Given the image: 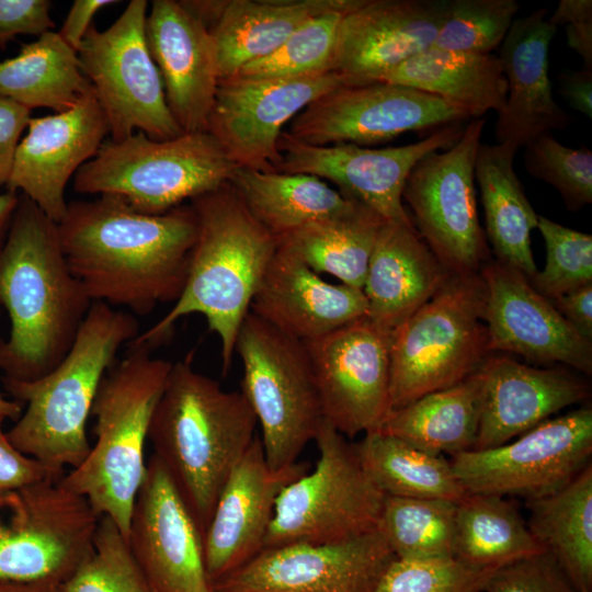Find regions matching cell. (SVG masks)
Returning a JSON list of instances; mask_svg holds the SVG:
<instances>
[{"label":"cell","mask_w":592,"mask_h":592,"mask_svg":"<svg viewBox=\"0 0 592 592\" xmlns=\"http://www.w3.org/2000/svg\"><path fill=\"white\" fill-rule=\"evenodd\" d=\"M57 229L67 264L92 303L145 316L180 297L197 219L191 205L146 215L99 195L68 203Z\"/></svg>","instance_id":"6da1fadb"},{"label":"cell","mask_w":592,"mask_h":592,"mask_svg":"<svg viewBox=\"0 0 592 592\" xmlns=\"http://www.w3.org/2000/svg\"><path fill=\"white\" fill-rule=\"evenodd\" d=\"M92 305L71 273L57 223L20 194L0 249V306L10 319L0 339L3 377L32 382L66 356Z\"/></svg>","instance_id":"7a4b0ae2"},{"label":"cell","mask_w":592,"mask_h":592,"mask_svg":"<svg viewBox=\"0 0 592 592\" xmlns=\"http://www.w3.org/2000/svg\"><path fill=\"white\" fill-rule=\"evenodd\" d=\"M241 391H227L196 371L192 353L172 363L148 433L202 537L230 473L257 433Z\"/></svg>","instance_id":"3957f363"},{"label":"cell","mask_w":592,"mask_h":592,"mask_svg":"<svg viewBox=\"0 0 592 592\" xmlns=\"http://www.w3.org/2000/svg\"><path fill=\"white\" fill-rule=\"evenodd\" d=\"M197 234L185 285L172 308L133 341L151 348L171 335L182 317L200 314L221 345L227 374L239 329L278 241L248 210L229 183L191 201Z\"/></svg>","instance_id":"277c9868"},{"label":"cell","mask_w":592,"mask_h":592,"mask_svg":"<svg viewBox=\"0 0 592 592\" xmlns=\"http://www.w3.org/2000/svg\"><path fill=\"white\" fill-rule=\"evenodd\" d=\"M138 334L135 315L92 303L70 350L53 371L32 382L2 377L4 390L25 406L7 432L13 446L56 470L79 466L91 449L87 422L100 384L119 349Z\"/></svg>","instance_id":"5b68a950"},{"label":"cell","mask_w":592,"mask_h":592,"mask_svg":"<svg viewBox=\"0 0 592 592\" xmlns=\"http://www.w3.org/2000/svg\"><path fill=\"white\" fill-rule=\"evenodd\" d=\"M104 375L92 405L95 443L86 459L60 479L95 514L110 517L127 538L133 506L146 474L145 444L172 363L153 357L147 343L130 341Z\"/></svg>","instance_id":"8992f818"},{"label":"cell","mask_w":592,"mask_h":592,"mask_svg":"<svg viewBox=\"0 0 592 592\" xmlns=\"http://www.w3.org/2000/svg\"><path fill=\"white\" fill-rule=\"evenodd\" d=\"M237 166L208 132L155 140L141 132L106 140L73 177L80 194L112 195L161 215L229 183Z\"/></svg>","instance_id":"52a82bcc"},{"label":"cell","mask_w":592,"mask_h":592,"mask_svg":"<svg viewBox=\"0 0 592 592\" xmlns=\"http://www.w3.org/2000/svg\"><path fill=\"white\" fill-rule=\"evenodd\" d=\"M480 272L449 275L391 335L389 412L451 387L491 355Z\"/></svg>","instance_id":"ba28073f"},{"label":"cell","mask_w":592,"mask_h":592,"mask_svg":"<svg viewBox=\"0 0 592 592\" xmlns=\"http://www.w3.org/2000/svg\"><path fill=\"white\" fill-rule=\"evenodd\" d=\"M235 353L243 369L240 391L260 424L267 465L280 470L295 464L323 420L305 342L249 311Z\"/></svg>","instance_id":"9c48e42d"},{"label":"cell","mask_w":592,"mask_h":592,"mask_svg":"<svg viewBox=\"0 0 592 592\" xmlns=\"http://www.w3.org/2000/svg\"><path fill=\"white\" fill-rule=\"evenodd\" d=\"M314 441L319 452L315 468L278 494L264 548L333 544L377 530L385 493L366 473L355 445L326 420Z\"/></svg>","instance_id":"30bf717a"},{"label":"cell","mask_w":592,"mask_h":592,"mask_svg":"<svg viewBox=\"0 0 592 592\" xmlns=\"http://www.w3.org/2000/svg\"><path fill=\"white\" fill-rule=\"evenodd\" d=\"M148 2L132 0L106 30L92 25L77 52L80 69L105 114L110 139L141 132L155 140L183 134L167 104L146 38Z\"/></svg>","instance_id":"8fae6325"},{"label":"cell","mask_w":592,"mask_h":592,"mask_svg":"<svg viewBox=\"0 0 592 592\" xmlns=\"http://www.w3.org/2000/svg\"><path fill=\"white\" fill-rule=\"evenodd\" d=\"M60 479L0 490V581L62 583L90 551L100 517Z\"/></svg>","instance_id":"7c38bea8"},{"label":"cell","mask_w":592,"mask_h":592,"mask_svg":"<svg viewBox=\"0 0 592 592\" xmlns=\"http://www.w3.org/2000/svg\"><path fill=\"white\" fill-rule=\"evenodd\" d=\"M485 125L483 117L473 118L452 146L423 157L402 191L417 231L451 275L478 273L489 261L475 186Z\"/></svg>","instance_id":"4fadbf2b"},{"label":"cell","mask_w":592,"mask_h":592,"mask_svg":"<svg viewBox=\"0 0 592 592\" xmlns=\"http://www.w3.org/2000/svg\"><path fill=\"white\" fill-rule=\"evenodd\" d=\"M592 455V409L548 419L513 442L452 456V468L467 493L549 496L572 481Z\"/></svg>","instance_id":"5bb4252c"},{"label":"cell","mask_w":592,"mask_h":592,"mask_svg":"<svg viewBox=\"0 0 592 592\" xmlns=\"http://www.w3.org/2000/svg\"><path fill=\"white\" fill-rule=\"evenodd\" d=\"M470 118L462 109L423 91L371 81L343 84L306 106L291 123L295 139L314 146L368 147L407 132L441 128Z\"/></svg>","instance_id":"9a60e30c"},{"label":"cell","mask_w":592,"mask_h":592,"mask_svg":"<svg viewBox=\"0 0 592 592\" xmlns=\"http://www.w3.org/2000/svg\"><path fill=\"white\" fill-rule=\"evenodd\" d=\"M343 84L350 83L333 71L219 80L206 132L237 167L275 170L281 161L278 140L285 124L311 102Z\"/></svg>","instance_id":"2e32d148"},{"label":"cell","mask_w":592,"mask_h":592,"mask_svg":"<svg viewBox=\"0 0 592 592\" xmlns=\"http://www.w3.org/2000/svg\"><path fill=\"white\" fill-rule=\"evenodd\" d=\"M305 344L323 420L346 439L378 430L389 413L391 334L365 316Z\"/></svg>","instance_id":"e0dca14e"},{"label":"cell","mask_w":592,"mask_h":592,"mask_svg":"<svg viewBox=\"0 0 592 592\" xmlns=\"http://www.w3.org/2000/svg\"><path fill=\"white\" fill-rule=\"evenodd\" d=\"M462 132L459 124H452L417 143L386 148L348 143L314 146L283 132L278 140L281 161L275 171L331 181L341 194L367 206L385 220L410 223L402 201L408 175L423 157L452 146Z\"/></svg>","instance_id":"ac0fdd59"},{"label":"cell","mask_w":592,"mask_h":592,"mask_svg":"<svg viewBox=\"0 0 592 592\" xmlns=\"http://www.w3.org/2000/svg\"><path fill=\"white\" fill-rule=\"evenodd\" d=\"M395 555L378 530L333 544L264 548L214 592H373Z\"/></svg>","instance_id":"d6986e66"},{"label":"cell","mask_w":592,"mask_h":592,"mask_svg":"<svg viewBox=\"0 0 592 592\" xmlns=\"http://www.w3.org/2000/svg\"><path fill=\"white\" fill-rule=\"evenodd\" d=\"M127 540L153 592H214L200 530L153 454L133 506Z\"/></svg>","instance_id":"ffe728a7"},{"label":"cell","mask_w":592,"mask_h":592,"mask_svg":"<svg viewBox=\"0 0 592 592\" xmlns=\"http://www.w3.org/2000/svg\"><path fill=\"white\" fill-rule=\"evenodd\" d=\"M487 287L483 322L492 352L592 373V341L583 338L522 272L496 260L480 270Z\"/></svg>","instance_id":"44dd1931"},{"label":"cell","mask_w":592,"mask_h":592,"mask_svg":"<svg viewBox=\"0 0 592 592\" xmlns=\"http://www.w3.org/2000/svg\"><path fill=\"white\" fill-rule=\"evenodd\" d=\"M109 134L93 88L70 110L31 117L16 148L7 190L21 191L59 223L67 210L69 180L96 155Z\"/></svg>","instance_id":"7402d4cb"},{"label":"cell","mask_w":592,"mask_h":592,"mask_svg":"<svg viewBox=\"0 0 592 592\" xmlns=\"http://www.w3.org/2000/svg\"><path fill=\"white\" fill-rule=\"evenodd\" d=\"M307 470L308 465L298 462L272 469L260 435H255L226 480L203 536L204 563L212 585L263 550L278 494Z\"/></svg>","instance_id":"603a6c76"},{"label":"cell","mask_w":592,"mask_h":592,"mask_svg":"<svg viewBox=\"0 0 592 592\" xmlns=\"http://www.w3.org/2000/svg\"><path fill=\"white\" fill-rule=\"evenodd\" d=\"M449 0H363L340 23L332 71L350 84L377 81L430 48Z\"/></svg>","instance_id":"cb8c5ba5"},{"label":"cell","mask_w":592,"mask_h":592,"mask_svg":"<svg viewBox=\"0 0 592 592\" xmlns=\"http://www.w3.org/2000/svg\"><path fill=\"white\" fill-rule=\"evenodd\" d=\"M146 38L175 122L183 133L206 132L219 82L210 31L180 1L155 0Z\"/></svg>","instance_id":"d4e9b609"},{"label":"cell","mask_w":592,"mask_h":592,"mask_svg":"<svg viewBox=\"0 0 592 592\" xmlns=\"http://www.w3.org/2000/svg\"><path fill=\"white\" fill-rule=\"evenodd\" d=\"M557 27L547 9L514 19L498 58L506 81V100L496 123L497 144L515 150L554 129H563L569 115L553 96L548 52Z\"/></svg>","instance_id":"484cf974"},{"label":"cell","mask_w":592,"mask_h":592,"mask_svg":"<svg viewBox=\"0 0 592 592\" xmlns=\"http://www.w3.org/2000/svg\"><path fill=\"white\" fill-rule=\"evenodd\" d=\"M481 410L474 449L503 445L588 398L589 387L563 368H539L499 355L480 367Z\"/></svg>","instance_id":"4316f807"},{"label":"cell","mask_w":592,"mask_h":592,"mask_svg":"<svg viewBox=\"0 0 592 592\" xmlns=\"http://www.w3.org/2000/svg\"><path fill=\"white\" fill-rule=\"evenodd\" d=\"M250 311L307 342L365 317L367 303L362 289L322 280L278 243Z\"/></svg>","instance_id":"83f0119b"},{"label":"cell","mask_w":592,"mask_h":592,"mask_svg":"<svg viewBox=\"0 0 592 592\" xmlns=\"http://www.w3.org/2000/svg\"><path fill=\"white\" fill-rule=\"evenodd\" d=\"M449 275L412 221L385 220L362 289L367 303L366 317L392 335Z\"/></svg>","instance_id":"f1b7e54d"},{"label":"cell","mask_w":592,"mask_h":592,"mask_svg":"<svg viewBox=\"0 0 592 592\" xmlns=\"http://www.w3.org/2000/svg\"><path fill=\"white\" fill-rule=\"evenodd\" d=\"M363 0H227L210 30L219 80L275 52L299 26L321 13L352 11Z\"/></svg>","instance_id":"f546056e"},{"label":"cell","mask_w":592,"mask_h":592,"mask_svg":"<svg viewBox=\"0 0 592 592\" xmlns=\"http://www.w3.org/2000/svg\"><path fill=\"white\" fill-rule=\"evenodd\" d=\"M516 151L505 145L481 143L475 162V180L480 190L486 235L496 261L531 280L537 272L531 232L537 228L539 215L514 171Z\"/></svg>","instance_id":"4dcf8cb0"},{"label":"cell","mask_w":592,"mask_h":592,"mask_svg":"<svg viewBox=\"0 0 592 592\" xmlns=\"http://www.w3.org/2000/svg\"><path fill=\"white\" fill-rule=\"evenodd\" d=\"M377 81L413 88L451 103L469 117L502 112L506 81L498 55L452 52L430 47Z\"/></svg>","instance_id":"1f68e13d"},{"label":"cell","mask_w":592,"mask_h":592,"mask_svg":"<svg viewBox=\"0 0 592 592\" xmlns=\"http://www.w3.org/2000/svg\"><path fill=\"white\" fill-rule=\"evenodd\" d=\"M229 184L277 241L308 224L345 213L357 203L326 181L304 173L237 167Z\"/></svg>","instance_id":"d6a6232c"},{"label":"cell","mask_w":592,"mask_h":592,"mask_svg":"<svg viewBox=\"0 0 592 592\" xmlns=\"http://www.w3.org/2000/svg\"><path fill=\"white\" fill-rule=\"evenodd\" d=\"M481 410L480 368L466 379L390 411L377 431L435 455L474 449Z\"/></svg>","instance_id":"836d02e7"},{"label":"cell","mask_w":592,"mask_h":592,"mask_svg":"<svg viewBox=\"0 0 592 592\" xmlns=\"http://www.w3.org/2000/svg\"><path fill=\"white\" fill-rule=\"evenodd\" d=\"M91 88L77 53L58 32H46L22 44L16 56L0 60V95L29 111L70 110Z\"/></svg>","instance_id":"e575fe53"},{"label":"cell","mask_w":592,"mask_h":592,"mask_svg":"<svg viewBox=\"0 0 592 592\" xmlns=\"http://www.w3.org/2000/svg\"><path fill=\"white\" fill-rule=\"evenodd\" d=\"M527 527L578 592H592V465L560 490L526 500Z\"/></svg>","instance_id":"d590c367"},{"label":"cell","mask_w":592,"mask_h":592,"mask_svg":"<svg viewBox=\"0 0 592 592\" xmlns=\"http://www.w3.org/2000/svg\"><path fill=\"white\" fill-rule=\"evenodd\" d=\"M385 219L356 203L342 214L308 224L278 240L316 273L363 289L369 258Z\"/></svg>","instance_id":"8d00e7d4"},{"label":"cell","mask_w":592,"mask_h":592,"mask_svg":"<svg viewBox=\"0 0 592 592\" xmlns=\"http://www.w3.org/2000/svg\"><path fill=\"white\" fill-rule=\"evenodd\" d=\"M545 551L516 506L496 494L467 493L456 503L454 557L479 568Z\"/></svg>","instance_id":"74e56055"},{"label":"cell","mask_w":592,"mask_h":592,"mask_svg":"<svg viewBox=\"0 0 592 592\" xmlns=\"http://www.w3.org/2000/svg\"><path fill=\"white\" fill-rule=\"evenodd\" d=\"M366 473L387 496L443 499L454 502L467 496L449 460L379 431L355 444Z\"/></svg>","instance_id":"f35d334b"},{"label":"cell","mask_w":592,"mask_h":592,"mask_svg":"<svg viewBox=\"0 0 592 592\" xmlns=\"http://www.w3.org/2000/svg\"><path fill=\"white\" fill-rule=\"evenodd\" d=\"M456 503L385 494L377 530L398 559L454 557Z\"/></svg>","instance_id":"ab89813d"},{"label":"cell","mask_w":592,"mask_h":592,"mask_svg":"<svg viewBox=\"0 0 592 592\" xmlns=\"http://www.w3.org/2000/svg\"><path fill=\"white\" fill-rule=\"evenodd\" d=\"M62 592H153L127 538L107 516H101L90 551L61 583Z\"/></svg>","instance_id":"60d3db41"},{"label":"cell","mask_w":592,"mask_h":592,"mask_svg":"<svg viewBox=\"0 0 592 592\" xmlns=\"http://www.w3.org/2000/svg\"><path fill=\"white\" fill-rule=\"evenodd\" d=\"M349 12L333 10L311 18L275 52L247 65L237 76L299 77L332 71L340 23Z\"/></svg>","instance_id":"b9f144b4"},{"label":"cell","mask_w":592,"mask_h":592,"mask_svg":"<svg viewBox=\"0 0 592 592\" xmlns=\"http://www.w3.org/2000/svg\"><path fill=\"white\" fill-rule=\"evenodd\" d=\"M519 10L515 0H449L431 47L491 54L503 42Z\"/></svg>","instance_id":"7bdbcfd3"},{"label":"cell","mask_w":592,"mask_h":592,"mask_svg":"<svg viewBox=\"0 0 592 592\" xmlns=\"http://www.w3.org/2000/svg\"><path fill=\"white\" fill-rule=\"evenodd\" d=\"M546 263L530 280L534 288L553 300L592 283V236L538 216Z\"/></svg>","instance_id":"ee69618b"},{"label":"cell","mask_w":592,"mask_h":592,"mask_svg":"<svg viewBox=\"0 0 592 592\" xmlns=\"http://www.w3.org/2000/svg\"><path fill=\"white\" fill-rule=\"evenodd\" d=\"M524 167L534 178L551 185L569 210H579L592 202V151L560 144L551 133L527 144Z\"/></svg>","instance_id":"f6af8a7d"},{"label":"cell","mask_w":592,"mask_h":592,"mask_svg":"<svg viewBox=\"0 0 592 592\" xmlns=\"http://www.w3.org/2000/svg\"><path fill=\"white\" fill-rule=\"evenodd\" d=\"M494 570L474 567L455 557L395 558L373 592H483Z\"/></svg>","instance_id":"bcb514c9"},{"label":"cell","mask_w":592,"mask_h":592,"mask_svg":"<svg viewBox=\"0 0 592 592\" xmlns=\"http://www.w3.org/2000/svg\"><path fill=\"white\" fill-rule=\"evenodd\" d=\"M483 592H578L548 551L521 558L497 568Z\"/></svg>","instance_id":"7dc6e473"},{"label":"cell","mask_w":592,"mask_h":592,"mask_svg":"<svg viewBox=\"0 0 592 592\" xmlns=\"http://www.w3.org/2000/svg\"><path fill=\"white\" fill-rule=\"evenodd\" d=\"M48 0H0V50L19 35L41 36L53 31Z\"/></svg>","instance_id":"c3c4849f"},{"label":"cell","mask_w":592,"mask_h":592,"mask_svg":"<svg viewBox=\"0 0 592 592\" xmlns=\"http://www.w3.org/2000/svg\"><path fill=\"white\" fill-rule=\"evenodd\" d=\"M4 420L0 415V490L62 478L65 471L47 467L14 447L2 429Z\"/></svg>","instance_id":"681fc988"},{"label":"cell","mask_w":592,"mask_h":592,"mask_svg":"<svg viewBox=\"0 0 592 592\" xmlns=\"http://www.w3.org/2000/svg\"><path fill=\"white\" fill-rule=\"evenodd\" d=\"M31 111L0 95V186L9 182L19 143Z\"/></svg>","instance_id":"f907efd6"},{"label":"cell","mask_w":592,"mask_h":592,"mask_svg":"<svg viewBox=\"0 0 592 592\" xmlns=\"http://www.w3.org/2000/svg\"><path fill=\"white\" fill-rule=\"evenodd\" d=\"M551 303L583 338L592 341V283L566 293Z\"/></svg>","instance_id":"816d5d0a"},{"label":"cell","mask_w":592,"mask_h":592,"mask_svg":"<svg viewBox=\"0 0 592 592\" xmlns=\"http://www.w3.org/2000/svg\"><path fill=\"white\" fill-rule=\"evenodd\" d=\"M113 3H117V1L75 0L58 34L64 42L77 53L87 31L92 25V20L96 12Z\"/></svg>","instance_id":"f5cc1de1"},{"label":"cell","mask_w":592,"mask_h":592,"mask_svg":"<svg viewBox=\"0 0 592 592\" xmlns=\"http://www.w3.org/2000/svg\"><path fill=\"white\" fill-rule=\"evenodd\" d=\"M559 93L572 109L592 117V70H567L558 75Z\"/></svg>","instance_id":"db71d44e"},{"label":"cell","mask_w":592,"mask_h":592,"mask_svg":"<svg viewBox=\"0 0 592 592\" xmlns=\"http://www.w3.org/2000/svg\"><path fill=\"white\" fill-rule=\"evenodd\" d=\"M568 46L583 60V69L592 70V21L566 25Z\"/></svg>","instance_id":"11a10c76"},{"label":"cell","mask_w":592,"mask_h":592,"mask_svg":"<svg viewBox=\"0 0 592 592\" xmlns=\"http://www.w3.org/2000/svg\"><path fill=\"white\" fill-rule=\"evenodd\" d=\"M554 26L592 21L591 0H560L555 12L547 18Z\"/></svg>","instance_id":"9f6ffc18"},{"label":"cell","mask_w":592,"mask_h":592,"mask_svg":"<svg viewBox=\"0 0 592 592\" xmlns=\"http://www.w3.org/2000/svg\"><path fill=\"white\" fill-rule=\"evenodd\" d=\"M181 4L209 31L216 25L227 1L212 0H186L180 1Z\"/></svg>","instance_id":"6f0895ef"},{"label":"cell","mask_w":592,"mask_h":592,"mask_svg":"<svg viewBox=\"0 0 592 592\" xmlns=\"http://www.w3.org/2000/svg\"><path fill=\"white\" fill-rule=\"evenodd\" d=\"M0 592H62L61 583L48 581H0Z\"/></svg>","instance_id":"680465c9"},{"label":"cell","mask_w":592,"mask_h":592,"mask_svg":"<svg viewBox=\"0 0 592 592\" xmlns=\"http://www.w3.org/2000/svg\"><path fill=\"white\" fill-rule=\"evenodd\" d=\"M18 202V193L8 190L0 193V249L5 240Z\"/></svg>","instance_id":"91938a15"},{"label":"cell","mask_w":592,"mask_h":592,"mask_svg":"<svg viewBox=\"0 0 592 592\" xmlns=\"http://www.w3.org/2000/svg\"><path fill=\"white\" fill-rule=\"evenodd\" d=\"M22 407L20 402L9 400L0 394V415L16 421L22 414Z\"/></svg>","instance_id":"94428289"}]
</instances>
